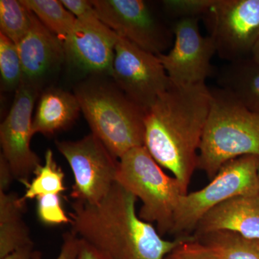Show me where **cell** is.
Returning a JSON list of instances; mask_svg holds the SVG:
<instances>
[{"label":"cell","mask_w":259,"mask_h":259,"mask_svg":"<svg viewBox=\"0 0 259 259\" xmlns=\"http://www.w3.org/2000/svg\"><path fill=\"white\" fill-rule=\"evenodd\" d=\"M110 74L117 88L145 112L172 84L157 55L119 36Z\"/></svg>","instance_id":"cell-9"},{"label":"cell","mask_w":259,"mask_h":259,"mask_svg":"<svg viewBox=\"0 0 259 259\" xmlns=\"http://www.w3.org/2000/svg\"><path fill=\"white\" fill-rule=\"evenodd\" d=\"M99 19L119 37L155 55L165 54L175 40L167 25L144 0H93Z\"/></svg>","instance_id":"cell-8"},{"label":"cell","mask_w":259,"mask_h":259,"mask_svg":"<svg viewBox=\"0 0 259 259\" xmlns=\"http://www.w3.org/2000/svg\"><path fill=\"white\" fill-rule=\"evenodd\" d=\"M33 13L22 0L0 1V33L18 45L31 28Z\"/></svg>","instance_id":"cell-22"},{"label":"cell","mask_w":259,"mask_h":259,"mask_svg":"<svg viewBox=\"0 0 259 259\" xmlns=\"http://www.w3.org/2000/svg\"><path fill=\"white\" fill-rule=\"evenodd\" d=\"M81 111L76 95L59 89L47 90L39 100L32 120L33 134L50 136L66 129Z\"/></svg>","instance_id":"cell-16"},{"label":"cell","mask_w":259,"mask_h":259,"mask_svg":"<svg viewBox=\"0 0 259 259\" xmlns=\"http://www.w3.org/2000/svg\"><path fill=\"white\" fill-rule=\"evenodd\" d=\"M117 182L141 199V219L156 223L160 236L171 235L177 207L187 192L175 177L162 170L145 146L130 150L119 159Z\"/></svg>","instance_id":"cell-5"},{"label":"cell","mask_w":259,"mask_h":259,"mask_svg":"<svg viewBox=\"0 0 259 259\" xmlns=\"http://www.w3.org/2000/svg\"><path fill=\"white\" fill-rule=\"evenodd\" d=\"M23 81L39 87L44 77L64 60V42L46 28L33 14L31 28L18 45Z\"/></svg>","instance_id":"cell-15"},{"label":"cell","mask_w":259,"mask_h":259,"mask_svg":"<svg viewBox=\"0 0 259 259\" xmlns=\"http://www.w3.org/2000/svg\"><path fill=\"white\" fill-rule=\"evenodd\" d=\"M220 231L259 241V194L237 196L216 206L200 220L192 236Z\"/></svg>","instance_id":"cell-14"},{"label":"cell","mask_w":259,"mask_h":259,"mask_svg":"<svg viewBox=\"0 0 259 259\" xmlns=\"http://www.w3.org/2000/svg\"><path fill=\"white\" fill-rule=\"evenodd\" d=\"M70 13L76 19L88 18L97 15L93 4V1L88 0H61Z\"/></svg>","instance_id":"cell-28"},{"label":"cell","mask_w":259,"mask_h":259,"mask_svg":"<svg viewBox=\"0 0 259 259\" xmlns=\"http://www.w3.org/2000/svg\"><path fill=\"white\" fill-rule=\"evenodd\" d=\"M199 18L182 19L174 23L175 40L168 52L158 55L172 84L188 87L205 84L213 73L211 61L216 54L214 40L204 36Z\"/></svg>","instance_id":"cell-11"},{"label":"cell","mask_w":259,"mask_h":259,"mask_svg":"<svg viewBox=\"0 0 259 259\" xmlns=\"http://www.w3.org/2000/svg\"><path fill=\"white\" fill-rule=\"evenodd\" d=\"M36 199L37 217L42 223L49 226L71 223L63 209L59 194H46Z\"/></svg>","instance_id":"cell-25"},{"label":"cell","mask_w":259,"mask_h":259,"mask_svg":"<svg viewBox=\"0 0 259 259\" xmlns=\"http://www.w3.org/2000/svg\"><path fill=\"white\" fill-rule=\"evenodd\" d=\"M258 180H259V166H258Z\"/></svg>","instance_id":"cell-33"},{"label":"cell","mask_w":259,"mask_h":259,"mask_svg":"<svg viewBox=\"0 0 259 259\" xmlns=\"http://www.w3.org/2000/svg\"><path fill=\"white\" fill-rule=\"evenodd\" d=\"M79 237L73 231L67 232L63 236V244L56 259H76L79 248ZM32 259H42L41 253L34 251Z\"/></svg>","instance_id":"cell-27"},{"label":"cell","mask_w":259,"mask_h":259,"mask_svg":"<svg viewBox=\"0 0 259 259\" xmlns=\"http://www.w3.org/2000/svg\"><path fill=\"white\" fill-rule=\"evenodd\" d=\"M76 97L92 134L120 158L134 148L144 146L146 112L118 88L86 83Z\"/></svg>","instance_id":"cell-4"},{"label":"cell","mask_w":259,"mask_h":259,"mask_svg":"<svg viewBox=\"0 0 259 259\" xmlns=\"http://www.w3.org/2000/svg\"><path fill=\"white\" fill-rule=\"evenodd\" d=\"M40 23L62 42L74 28L76 18L59 0H22Z\"/></svg>","instance_id":"cell-20"},{"label":"cell","mask_w":259,"mask_h":259,"mask_svg":"<svg viewBox=\"0 0 259 259\" xmlns=\"http://www.w3.org/2000/svg\"><path fill=\"white\" fill-rule=\"evenodd\" d=\"M204 17L221 59L250 56L259 38V0H215Z\"/></svg>","instance_id":"cell-10"},{"label":"cell","mask_w":259,"mask_h":259,"mask_svg":"<svg viewBox=\"0 0 259 259\" xmlns=\"http://www.w3.org/2000/svg\"><path fill=\"white\" fill-rule=\"evenodd\" d=\"M26 201L15 193L0 191V259L26 245L33 244L23 214Z\"/></svg>","instance_id":"cell-18"},{"label":"cell","mask_w":259,"mask_h":259,"mask_svg":"<svg viewBox=\"0 0 259 259\" xmlns=\"http://www.w3.org/2000/svg\"><path fill=\"white\" fill-rule=\"evenodd\" d=\"M14 178L8 162L3 156H0V191L7 192L9 189L12 180Z\"/></svg>","instance_id":"cell-30"},{"label":"cell","mask_w":259,"mask_h":259,"mask_svg":"<svg viewBox=\"0 0 259 259\" xmlns=\"http://www.w3.org/2000/svg\"><path fill=\"white\" fill-rule=\"evenodd\" d=\"M33 252V244L28 245L18 248L2 259H32Z\"/></svg>","instance_id":"cell-31"},{"label":"cell","mask_w":259,"mask_h":259,"mask_svg":"<svg viewBox=\"0 0 259 259\" xmlns=\"http://www.w3.org/2000/svg\"><path fill=\"white\" fill-rule=\"evenodd\" d=\"M215 0H163L161 8L168 18L177 21L182 19L205 16Z\"/></svg>","instance_id":"cell-24"},{"label":"cell","mask_w":259,"mask_h":259,"mask_svg":"<svg viewBox=\"0 0 259 259\" xmlns=\"http://www.w3.org/2000/svg\"><path fill=\"white\" fill-rule=\"evenodd\" d=\"M166 259H218L212 248L194 239L193 236L189 237L182 242Z\"/></svg>","instance_id":"cell-26"},{"label":"cell","mask_w":259,"mask_h":259,"mask_svg":"<svg viewBox=\"0 0 259 259\" xmlns=\"http://www.w3.org/2000/svg\"><path fill=\"white\" fill-rule=\"evenodd\" d=\"M74 176L71 197L88 204L100 202L117 182L119 160L93 134L78 141H56Z\"/></svg>","instance_id":"cell-7"},{"label":"cell","mask_w":259,"mask_h":259,"mask_svg":"<svg viewBox=\"0 0 259 259\" xmlns=\"http://www.w3.org/2000/svg\"><path fill=\"white\" fill-rule=\"evenodd\" d=\"M220 88L259 115V64L250 56L229 62L218 76Z\"/></svg>","instance_id":"cell-17"},{"label":"cell","mask_w":259,"mask_h":259,"mask_svg":"<svg viewBox=\"0 0 259 259\" xmlns=\"http://www.w3.org/2000/svg\"><path fill=\"white\" fill-rule=\"evenodd\" d=\"M258 166V156L235 158L223 165L208 185L182 196L171 235L192 236L200 220L216 206L237 196L259 194Z\"/></svg>","instance_id":"cell-6"},{"label":"cell","mask_w":259,"mask_h":259,"mask_svg":"<svg viewBox=\"0 0 259 259\" xmlns=\"http://www.w3.org/2000/svg\"><path fill=\"white\" fill-rule=\"evenodd\" d=\"M44 158V166L40 165L37 168L32 182L23 183L26 191L22 197L25 201L46 194H60L66 190L64 171L56 163L53 151L48 149Z\"/></svg>","instance_id":"cell-21"},{"label":"cell","mask_w":259,"mask_h":259,"mask_svg":"<svg viewBox=\"0 0 259 259\" xmlns=\"http://www.w3.org/2000/svg\"><path fill=\"white\" fill-rule=\"evenodd\" d=\"M138 199L118 182L96 204L74 201L69 213L72 231L112 259H166L189 237L163 239L136 213Z\"/></svg>","instance_id":"cell-2"},{"label":"cell","mask_w":259,"mask_h":259,"mask_svg":"<svg viewBox=\"0 0 259 259\" xmlns=\"http://www.w3.org/2000/svg\"><path fill=\"white\" fill-rule=\"evenodd\" d=\"M212 248L218 259H259V241L228 231L194 238Z\"/></svg>","instance_id":"cell-19"},{"label":"cell","mask_w":259,"mask_h":259,"mask_svg":"<svg viewBox=\"0 0 259 259\" xmlns=\"http://www.w3.org/2000/svg\"><path fill=\"white\" fill-rule=\"evenodd\" d=\"M39 87L23 81L15 92L9 113L0 125L2 156L8 162L13 177L21 183L29 182L41 165L40 159L30 148L32 114L38 96Z\"/></svg>","instance_id":"cell-12"},{"label":"cell","mask_w":259,"mask_h":259,"mask_svg":"<svg viewBox=\"0 0 259 259\" xmlns=\"http://www.w3.org/2000/svg\"><path fill=\"white\" fill-rule=\"evenodd\" d=\"M118 35L97 15L76 19L64 42L66 54L90 72L110 74Z\"/></svg>","instance_id":"cell-13"},{"label":"cell","mask_w":259,"mask_h":259,"mask_svg":"<svg viewBox=\"0 0 259 259\" xmlns=\"http://www.w3.org/2000/svg\"><path fill=\"white\" fill-rule=\"evenodd\" d=\"M250 57H251L255 62L259 64V38L256 42H255L253 49H252L251 53H250Z\"/></svg>","instance_id":"cell-32"},{"label":"cell","mask_w":259,"mask_h":259,"mask_svg":"<svg viewBox=\"0 0 259 259\" xmlns=\"http://www.w3.org/2000/svg\"><path fill=\"white\" fill-rule=\"evenodd\" d=\"M0 74L6 90H18L23 81V66L16 44L0 33Z\"/></svg>","instance_id":"cell-23"},{"label":"cell","mask_w":259,"mask_h":259,"mask_svg":"<svg viewBox=\"0 0 259 259\" xmlns=\"http://www.w3.org/2000/svg\"><path fill=\"white\" fill-rule=\"evenodd\" d=\"M210 93L197 168L212 180L231 160L247 155L259 156V115L223 89L210 90Z\"/></svg>","instance_id":"cell-3"},{"label":"cell","mask_w":259,"mask_h":259,"mask_svg":"<svg viewBox=\"0 0 259 259\" xmlns=\"http://www.w3.org/2000/svg\"><path fill=\"white\" fill-rule=\"evenodd\" d=\"M210 100L206 83L171 84L145 114V147L162 168L171 172L187 193L197 168Z\"/></svg>","instance_id":"cell-1"},{"label":"cell","mask_w":259,"mask_h":259,"mask_svg":"<svg viewBox=\"0 0 259 259\" xmlns=\"http://www.w3.org/2000/svg\"><path fill=\"white\" fill-rule=\"evenodd\" d=\"M76 259H112L107 253L95 248L80 238L79 253Z\"/></svg>","instance_id":"cell-29"}]
</instances>
